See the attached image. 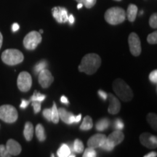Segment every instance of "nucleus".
Returning a JSON list of instances; mask_svg holds the SVG:
<instances>
[{"label":"nucleus","mask_w":157,"mask_h":157,"mask_svg":"<svg viewBox=\"0 0 157 157\" xmlns=\"http://www.w3.org/2000/svg\"><path fill=\"white\" fill-rule=\"evenodd\" d=\"M101 65V57L95 53H89L82 58L78 68L80 72L92 75L97 71Z\"/></svg>","instance_id":"obj_1"},{"label":"nucleus","mask_w":157,"mask_h":157,"mask_svg":"<svg viewBox=\"0 0 157 157\" xmlns=\"http://www.w3.org/2000/svg\"><path fill=\"white\" fill-rule=\"evenodd\" d=\"M113 89L114 93L121 101L129 102L132 99L133 93L129 86L124 80L117 78L113 82Z\"/></svg>","instance_id":"obj_2"},{"label":"nucleus","mask_w":157,"mask_h":157,"mask_svg":"<svg viewBox=\"0 0 157 157\" xmlns=\"http://www.w3.org/2000/svg\"><path fill=\"white\" fill-rule=\"evenodd\" d=\"M105 21L111 25H118L123 23L126 19V12L121 7H113L107 10L105 13Z\"/></svg>","instance_id":"obj_3"},{"label":"nucleus","mask_w":157,"mask_h":157,"mask_svg":"<svg viewBox=\"0 0 157 157\" xmlns=\"http://www.w3.org/2000/svg\"><path fill=\"white\" fill-rule=\"evenodd\" d=\"M2 60L8 66H15L22 63L24 56L22 52L16 49H8L4 51L2 54Z\"/></svg>","instance_id":"obj_4"},{"label":"nucleus","mask_w":157,"mask_h":157,"mask_svg":"<svg viewBox=\"0 0 157 157\" xmlns=\"http://www.w3.org/2000/svg\"><path fill=\"white\" fill-rule=\"evenodd\" d=\"M18 118L16 109L11 105H3L0 106V119L6 123H13Z\"/></svg>","instance_id":"obj_5"},{"label":"nucleus","mask_w":157,"mask_h":157,"mask_svg":"<svg viewBox=\"0 0 157 157\" xmlns=\"http://www.w3.org/2000/svg\"><path fill=\"white\" fill-rule=\"evenodd\" d=\"M42 40V35L38 31H32L29 32L23 39V45L29 50H34Z\"/></svg>","instance_id":"obj_6"},{"label":"nucleus","mask_w":157,"mask_h":157,"mask_svg":"<svg viewBox=\"0 0 157 157\" xmlns=\"http://www.w3.org/2000/svg\"><path fill=\"white\" fill-rule=\"evenodd\" d=\"M18 89L21 92L26 93L30 90L32 86V78L31 74L26 71H22L19 74L17 80Z\"/></svg>","instance_id":"obj_7"},{"label":"nucleus","mask_w":157,"mask_h":157,"mask_svg":"<svg viewBox=\"0 0 157 157\" xmlns=\"http://www.w3.org/2000/svg\"><path fill=\"white\" fill-rule=\"evenodd\" d=\"M129 51L134 56H139L141 53V42L140 38L135 33H131L128 38Z\"/></svg>","instance_id":"obj_8"},{"label":"nucleus","mask_w":157,"mask_h":157,"mask_svg":"<svg viewBox=\"0 0 157 157\" xmlns=\"http://www.w3.org/2000/svg\"><path fill=\"white\" fill-rule=\"evenodd\" d=\"M39 82L43 88H48L54 81L52 74L48 69H43L39 73Z\"/></svg>","instance_id":"obj_9"},{"label":"nucleus","mask_w":157,"mask_h":157,"mask_svg":"<svg viewBox=\"0 0 157 157\" xmlns=\"http://www.w3.org/2000/svg\"><path fill=\"white\" fill-rule=\"evenodd\" d=\"M140 141L143 146L148 148H155L157 146V138L150 133H142L140 136Z\"/></svg>","instance_id":"obj_10"},{"label":"nucleus","mask_w":157,"mask_h":157,"mask_svg":"<svg viewBox=\"0 0 157 157\" xmlns=\"http://www.w3.org/2000/svg\"><path fill=\"white\" fill-rule=\"evenodd\" d=\"M107 137L103 134H96L92 136L87 141V146L89 148H101L103 143L106 140Z\"/></svg>","instance_id":"obj_11"},{"label":"nucleus","mask_w":157,"mask_h":157,"mask_svg":"<svg viewBox=\"0 0 157 157\" xmlns=\"http://www.w3.org/2000/svg\"><path fill=\"white\" fill-rule=\"evenodd\" d=\"M107 99L109 101V107L108 111L111 114H117L121 109V103L119 99H117L113 94H108Z\"/></svg>","instance_id":"obj_12"},{"label":"nucleus","mask_w":157,"mask_h":157,"mask_svg":"<svg viewBox=\"0 0 157 157\" xmlns=\"http://www.w3.org/2000/svg\"><path fill=\"white\" fill-rule=\"evenodd\" d=\"M5 147L7 151L11 156H17V155L21 154V150H22L21 145L13 139H10V140H7V145H6Z\"/></svg>","instance_id":"obj_13"},{"label":"nucleus","mask_w":157,"mask_h":157,"mask_svg":"<svg viewBox=\"0 0 157 157\" xmlns=\"http://www.w3.org/2000/svg\"><path fill=\"white\" fill-rule=\"evenodd\" d=\"M59 118L61 119V120L68 124H71L75 123V116L73 113L68 112L63 108H60L58 109Z\"/></svg>","instance_id":"obj_14"},{"label":"nucleus","mask_w":157,"mask_h":157,"mask_svg":"<svg viewBox=\"0 0 157 157\" xmlns=\"http://www.w3.org/2000/svg\"><path fill=\"white\" fill-rule=\"evenodd\" d=\"M107 139L111 141L116 146L117 145L120 144L124 140V135L121 132V130H115L108 136Z\"/></svg>","instance_id":"obj_15"},{"label":"nucleus","mask_w":157,"mask_h":157,"mask_svg":"<svg viewBox=\"0 0 157 157\" xmlns=\"http://www.w3.org/2000/svg\"><path fill=\"white\" fill-rule=\"evenodd\" d=\"M137 7L135 5L130 4L127 7L126 12V17L130 22H134L136 19L137 14Z\"/></svg>","instance_id":"obj_16"},{"label":"nucleus","mask_w":157,"mask_h":157,"mask_svg":"<svg viewBox=\"0 0 157 157\" xmlns=\"http://www.w3.org/2000/svg\"><path fill=\"white\" fill-rule=\"evenodd\" d=\"M23 135L25 140L27 141H31L33 138V135H34V127L33 124L29 121H27L25 124L24 130H23Z\"/></svg>","instance_id":"obj_17"},{"label":"nucleus","mask_w":157,"mask_h":157,"mask_svg":"<svg viewBox=\"0 0 157 157\" xmlns=\"http://www.w3.org/2000/svg\"><path fill=\"white\" fill-rule=\"evenodd\" d=\"M109 124L110 121L109 119H108L107 118H103V119H100V120L96 123L95 128L98 131H104L109 127Z\"/></svg>","instance_id":"obj_18"},{"label":"nucleus","mask_w":157,"mask_h":157,"mask_svg":"<svg viewBox=\"0 0 157 157\" xmlns=\"http://www.w3.org/2000/svg\"><path fill=\"white\" fill-rule=\"evenodd\" d=\"M93 119L89 116H87V117H84L83 122L80 125V129H82V130H89V129L93 128Z\"/></svg>","instance_id":"obj_19"},{"label":"nucleus","mask_w":157,"mask_h":157,"mask_svg":"<svg viewBox=\"0 0 157 157\" xmlns=\"http://www.w3.org/2000/svg\"><path fill=\"white\" fill-rule=\"evenodd\" d=\"M36 135L38 140L40 142H43L46 139V135H45L44 128L41 124H38L36 127Z\"/></svg>","instance_id":"obj_20"},{"label":"nucleus","mask_w":157,"mask_h":157,"mask_svg":"<svg viewBox=\"0 0 157 157\" xmlns=\"http://www.w3.org/2000/svg\"><path fill=\"white\" fill-rule=\"evenodd\" d=\"M71 148L67 144H62L58 151V157H68L71 154Z\"/></svg>","instance_id":"obj_21"},{"label":"nucleus","mask_w":157,"mask_h":157,"mask_svg":"<svg viewBox=\"0 0 157 157\" xmlns=\"http://www.w3.org/2000/svg\"><path fill=\"white\" fill-rule=\"evenodd\" d=\"M73 151L78 153V154H81L84 151V144L82 142V140H80L79 139H76L74 142L73 148L71 149V151Z\"/></svg>","instance_id":"obj_22"},{"label":"nucleus","mask_w":157,"mask_h":157,"mask_svg":"<svg viewBox=\"0 0 157 157\" xmlns=\"http://www.w3.org/2000/svg\"><path fill=\"white\" fill-rule=\"evenodd\" d=\"M146 119L149 124L151 125V127L153 129H154L155 130H156V128H157L156 114H155V113H149L147 115Z\"/></svg>","instance_id":"obj_23"},{"label":"nucleus","mask_w":157,"mask_h":157,"mask_svg":"<svg viewBox=\"0 0 157 157\" xmlns=\"http://www.w3.org/2000/svg\"><path fill=\"white\" fill-rule=\"evenodd\" d=\"M59 119L60 118H59L58 109H57L56 103H53V106L51 109V121H52L54 124H58Z\"/></svg>","instance_id":"obj_24"},{"label":"nucleus","mask_w":157,"mask_h":157,"mask_svg":"<svg viewBox=\"0 0 157 157\" xmlns=\"http://www.w3.org/2000/svg\"><path fill=\"white\" fill-rule=\"evenodd\" d=\"M52 13L54 18L56 20L57 22L59 23H62L61 19V7H55L52 9Z\"/></svg>","instance_id":"obj_25"},{"label":"nucleus","mask_w":157,"mask_h":157,"mask_svg":"<svg viewBox=\"0 0 157 157\" xmlns=\"http://www.w3.org/2000/svg\"><path fill=\"white\" fill-rule=\"evenodd\" d=\"M45 98H46L45 95H43V94L39 93V92L35 91L34 95H33L32 97L31 98L30 101L31 102L38 101V102H40V103H42L43 101H44Z\"/></svg>","instance_id":"obj_26"},{"label":"nucleus","mask_w":157,"mask_h":157,"mask_svg":"<svg viewBox=\"0 0 157 157\" xmlns=\"http://www.w3.org/2000/svg\"><path fill=\"white\" fill-rule=\"evenodd\" d=\"M78 3H82L83 6L90 9L93 7L96 4L97 0H75Z\"/></svg>","instance_id":"obj_27"},{"label":"nucleus","mask_w":157,"mask_h":157,"mask_svg":"<svg viewBox=\"0 0 157 157\" xmlns=\"http://www.w3.org/2000/svg\"><path fill=\"white\" fill-rule=\"evenodd\" d=\"M115 146L113 144L111 141L108 140L106 138L105 142L103 143V145L101 146V148L103 149L104 151H111L113 150Z\"/></svg>","instance_id":"obj_28"},{"label":"nucleus","mask_w":157,"mask_h":157,"mask_svg":"<svg viewBox=\"0 0 157 157\" xmlns=\"http://www.w3.org/2000/svg\"><path fill=\"white\" fill-rule=\"evenodd\" d=\"M47 65H48V63H47V62L45 61V60H42V61L38 63H37L34 67L35 74H38L39 72L41 71L44 69V68H46Z\"/></svg>","instance_id":"obj_29"},{"label":"nucleus","mask_w":157,"mask_h":157,"mask_svg":"<svg viewBox=\"0 0 157 157\" xmlns=\"http://www.w3.org/2000/svg\"><path fill=\"white\" fill-rule=\"evenodd\" d=\"M82 157H97V154L95 149L92 148H88L84 150L83 156Z\"/></svg>","instance_id":"obj_30"},{"label":"nucleus","mask_w":157,"mask_h":157,"mask_svg":"<svg viewBox=\"0 0 157 157\" xmlns=\"http://www.w3.org/2000/svg\"><path fill=\"white\" fill-rule=\"evenodd\" d=\"M147 42L151 44H156L157 43V32L154 31V32L150 34L147 37Z\"/></svg>","instance_id":"obj_31"},{"label":"nucleus","mask_w":157,"mask_h":157,"mask_svg":"<svg viewBox=\"0 0 157 157\" xmlns=\"http://www.w3.org/2000/svg\"><path fill=\"white\" fill-rule=\"evenodd\" d=\"M149 25L153 29L157 28V14L156 13H154L150 17L149 19Z\"/></svg>","instance_id":"obj_32"},{"label":"nucleus","mask_w":157,"mask_h":157,"mask_svg":"<svg viewBox=\"0 0 157 157\" xmlns=\"http://www.w3.org/2000/svg\"><path fill=\"white\" fill-rule=\"evenodd\" d=\"M113 127L117 130H121L124 127V124L121 119H117L113 123Z\"/></svg>","instance_id":"obj_33"},{"label":"nucleus","mask_w":157,"mask_h":157,"mask_svg":"<svg viewBox=\"0 0 157 157\" xmlns=\"http://www.w3.org/2000/svg\"><path fill=\"white\" fill-rule=\"evenodd\" d=\"M0 157H11L4 145H0Z\"/></svg>","instance_id":"obj_34"},{"label":"nucleus","mask_w":157,"mask_h":157,"mask_svg":"<svg viewBox=\"0 0 157 157\" xmlns=\"http://www.w3.org/2000/svg\"><path fill=\"white\" fill-rule=\"evenodd\" d=\"M68 15L67 10L64 7H61V19L62 23H66L68 21Z\"/></svg>","instance_id":"obj_35"},{"label":"nucleus","mask_w":157,"mask_h":157,"mask_svg":"<svg viewBox=\"0 0 157 157\" xmlns=\"http://www.w3.org/2000/svg\"><path fill=\"white\" fill-rule=\"evenodd\" d=\"M149 79L153 84H156L157 82V71L154 70L149 74Z\"/></svg>","instance_id":"obj_36"},{"label":"nucleus","mask_w":157,"mask_h":157,"mask_svg":"<svg viewBox=\"0 0 157 157\" xmlns=\"http://www.w3.org/2000/svg\"><path fill=\"white\" fill-rule=\"evenodd\" d=\"M31 105H32L33 108H34L35 113H38L39 111H40V110H41V103L40 102L32 101Z\"/></svg>","instance_id":"obj_37"},{"label":"nucleus","mask_w":157,"mask_h":157,"mask_svg":"<svg viewBox=\"0 0 157 157\" xmlns=\"http://www.w3.org/2000/svg\"><path fill=\"white\" fill-rule=\"evenodd\" d=\"M43 116L48 121H51V109H46L43 111Z\"/></svg>","instance_id":"obj_38"},{"label":"nucleus","mask_w":157,"mask_h":157,"mask_svg":"<svg viewBox=\"0 0 157 157\" xmlns=\"http://www.w3.org/2000/svg\"><path fill=\"white\" fill-rule=\"evenodd\" d=\"M98 95H99L100 97H101L102 99L103 100V101H106L107 100L108 94L105 93V92L103 91L102 90H100L99 91H98Z\"/></svg>","instance_id":"obj_39"},{"label":"nucleus","mask_w":157,"mask_h":157,"mask_svg":"<svg viewBox=\"0 0 157 157\" xmlns=\"http://www.w3.org/2000/svg\"><path fill=\"white\" fill-rule=\"evenodd\" d=\"M30 102H31L30 100H29V101H25V100H23L22 102H21V105H20V107H21V109H25V108H27V106L29 105V104L30 103Z\"/></svg>","instance_id":"obj_40"},{"label":"nucleus","mask_w":157,"mask_h":157,"mask_svg":"<svg viewBox=\"0 0 157 157\" xmlns=\"http://www.w3.org/2000/svg\"><path fill=\"white\" fill-rule=\"evenodd\" d=\"M60 101H61V103L64 104H68V103H69V102H68V98L64 95H63L62 97L60 98Z\"/></svg>","instance_id":"obj_41"},{"label":"nucleus","mask_w":157,"mask_h":157,"mask_svg":"<svg viewBox=\"0 0 157 157\" xmlns=\"http://www.w3.org/2000/svg\"><path fill=\"white\" fill-rule=\"evenodd\" d=\"M12 29H13V31H14V32H15V31H17V30H18V29H20V26H19V25L17 24V23H13Z\"/></svg>","instance_id":"obj_42"},{"label":"nucleus","mask_w":157,"mask_h":157,"mask_svg":"<svg viewBox=\"0 0 157 157\" xmlns=\"http://www.w3.org/2000/svg\"><path fill=\"white\" fill-rule=\"evenodd\" d=\"M157 154L156 152H151L149 154H146V156H144L143 157H156Z\"/></svg>","instance_id":"obj_43"},{"label":"nucleus","mask_w":157,"mask_h":157,"mask_svg":"<svg viewBox=\"0 0 157 157\" xmlns=\"http://www.w3.org/2000/svg\"><path fill=\"white\" fill-rule=\"evenodd\" d=\"M68 21H69V23L71 24H73L74 23V17L73 15H70L69 16H68Z\"/></svg>","instance_id":"obj_44"},{"label":"nucleus","mask_w":157,"mask_h":157,"mask_svg":"<svg viewBox=\"0 0 157 157\" xmlns=\"http://www.w3.org/2000/svg\"><path fill=\"white\" fill-rule=\"evenodd\" d=\"M81 119H82L81 114H78V116H76V117H75V123L79 122L80 120H81Z\"/></svg>","instance_id":"obj_45"},{"label":"nucleus","mask_w":157,"mask_h":157,"mask_svg":"<svg viewBox=\"0 0 157 157\" xmlns=\"http://www.w3.org/2000/svg\"><path fill=\"white\" fill-rule=\"evenodd\" d=\"M2 42H3V36H2V33L0 32V49L2 48Z\"/></svg>","instance_id":"obj_46"},{"label":"nucleus","mask_w":157,"mask_h":157,"mask_svg":"<svg viewBox=\"0 0 157 157\" xmlns=\"http://www.w3.org/2000/svg\"><path fill=\"white\" fill-rule=\"evenodd\" d=\"M82 7H83V5H82V3H78V5H77V8L78 9H81Z\"/></svg>","instance_id":"obj_47"},{"label":"nucleus","mask_w":157,"mask_h":157,"mask_svg":"<svg viewBox=\"0 0 157 157\" xmlns=\"http://www.w3.org/2000/svg\"><path fill=\"white\" fill-rule=\"evenodd\" d=\"M68 157H75V155H69V156H68Z\"/></svg>","instance_id":"obj_48"},{"label":"nucleus","mask_w":157,"mask_h":157,"mask_svg":"<svg viewBox=\"0 0 157 157\" xmlns=\"http://www.w3.org/2000/svg\"><path fill=\"white\" fill-rule=\"evenodd\" d=\"M39 33H40V34H42V33H43V30H42V29H41V30L39 31Z\"/></svg>","instance_id":"obj_49"},{"label":"nucleus","mask_w":157,"mask_h":157,"mask_svg":"<svg viewBox=\"0 0 157 157\" xmlns=\"http://www.w3.org/2000/svg\"><path fill=\"white\" fill-rule=\"evenodd\" d=\"M113 1H117V2H120L121 0H113Z\"/></svg>","instance_id":"obj_50"},{"label":"nucleus","mask_w":157,"mask_h":157,"mask_svg":"<svg viewBox=\"0 0 157 157\" xmlns=\"http://www.w3.org/2000/svg\"><path fill=\"white\" fill-rule=\"evenodd\" d=\"M52 157H54V155H53V154H52Z\"/></svg>","instance_id":"obj_51"}]
</instances>
